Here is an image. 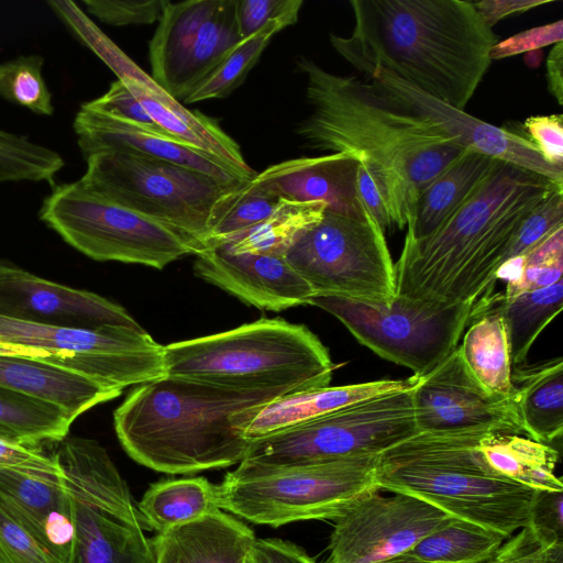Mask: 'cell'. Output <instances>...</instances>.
Instances as JSON below:
<instances>
[{
	"instance_id": "cell-1",
	"label": "cell",
	"mask_w": 563,
	"mask_h": 563,
	"mask_svg": "<svg viewBox=\"0 0 563 563\" xmlns=\"http://www.w3.org/2000/svg\"><path fill=\"white\" fill-rule=\"evenodd\" d=\"M309 114L295 133L320 152L357 156L371 172L391 227L404 229L423 190L466 150L431 120L394 104L368 81L299 56Z\"/></svg>"
},
{
	"instance_id": "cell-2",
	"label": "cell",
	"mask_w": 563,
	"mask_h": 563,
	"mask_svg": "<svg viewBox=\"0 0 563 563\" xmlns=\"http://www.w3.org/2000/svg\"><path fill=\"white\" fill-rule=\"evenodd\" d=\"M349 36L334 51L365 76L382 67L422 92L465 110L498 42L466 0H352Z\"/></svg>"
},
{
	"instance_id": "cell-3",
	"label": "cell",
	"mask_w": 563,
	"mask_h": 563,
	"mask_svg": "<svg viewBox=\"0 0 563 563\" xmlns=\"http://www.w3.org/2000/svg\"><path fill=\"white\" fill-rule=\"evenodd\" d=\"M558 188L563 185L500 161L432 233L405 236L396 295L448 305L489 297L521 224Z\"/></svg>"
},
{
	"instance_id": "cell-4",
	"label": "cell",
	"mask_w": 563,
	"mask_h": 563,
	"mask_svg": "<svg viewBox=\"0 0 563 563\" xmlns=\"http://www.w3.org/2000/svg\"><path fill=\"white\" fill-rule=\"evenodd\" d=\"M287 394L164 376L133 388L113 424L125 452L154 471L222 468L243 460L251 443L244 431L261 407Z\"/></svg>"
},
{
	"instance_id": "cell-5",
	"label": "cell",
	"mask_w": 563,
	"mask_h": 563,
	"mask_svg": "<svg viewBox=\"0 0 563 563\" xmlns=\"http://www.w3.org/2000/svg\"><path fill=\"white\" fill-rule=\"evenodd\" d=\"M485 432H419L394 445L379 454L378 489L416 496L454 518L511 537L528 525L536 489L482 470L475 448Z\"/></svg>"
},
{
	"instance_id": "cell-6",
	"label": "cell",
	"mask_w": 563,
	"mask_h": 563,
	"mask_svg": "<svg viewBox=\"0 0 563 563\" xmlns=\"http://www.w3.org/2000/svg\"><path fill=\"white\" fill-rule=\"evenodd\" d=\"M164 368L165 376L228 388L298 393L329 386L335 364L306 325L261 318L164 345Z\"/></svg>"
},
{
	"instance_id": "cell-7",
	"label": "cell",
	"mask_w": 563,
	"mask_h": 563,
	"mask_svg": "<svg viewBox=\"0 0 563 563\" xmlns=\"http://www.w3.org/2000/svg\"><path fill=\"white\" fill-rule=\"evenodd\" d=\"M54 457L68 492L74 536L67 563H156L126 482L97 441L70 437Z\"/></svg>"
},
{
	"instance_id": "cell-8",
	"label": "cell",
	"mask_w": 563,
	"mask_h": 563,
	"mask_svg": "<svg viewBox=\"0 0 563 563\" xmlns=\"http://www.w3.org/2000/svg\"><path fill=\"white\" fill-rule=\"evenodd\" d=\"M85 159L87 168L79 181L86 189L177 231L196 253L223 197L242 185H227L202 172L128 152L103 151Z\"/></svg>"
},
{
	"instance_id": "cell-9",
	"label": "cell",
	"mask_w": 563,
	"mask_h": 563,
	"mask_svg": "<svg viewBox=\"0 0 563 563\" xmlns=\"http://www.w3.org/2000/svg\"><path fill=\"white\" fill-rule=\"evenodd\" d=\"M379 454L249 473L230 472L214 485V503L249 521L279 527L334 519L361 495L379 490Z\"/></svg>"
},
{
	"instance_id": "cell-10",
	"label": "cell",
	"mask_w": 563,
	"mask_h": 563,
	"mask_svg": "<svg viewBox=\"0 0 563 563\" xmlns=\"http://www.w3.org/2000/svg\"><path fill=\"white\" fill-rule=\"evenodd\" d=\"M411 389L368 398L251 441L236 473L380 454L416 435Z\"/></svg>"
},
{
	"instance_id": "cell-11",
	"label": "cell",
	"mask_w": 563,
	"mask_h": 563,
	"mask_svg": "<svg viewBox=\"0 0 563 563\" xmlns=\"http://www.w3.org/2000/svg\"><path fill=\"white\" fill-rule=\"evenodd\" d=\"M0 352L48 363L120 391L165 376L164 345L143 328L85 329L0 317Z\"/></svg>"
},
{
	"instance_id": "cell-12",
	"label": "cell",
	"mask_w": 563,
	"mask_h": 563,
	"mask_svg": "<svg viewBox=\"0 0 563 563\" xmlns=\"http://www.w3.org/2000/svg\"><path fill=\"white\" fill-rule=\"evenodd\" d=\"M38 219L95 261L163 269L196 247L177 231L86 189L79 180L53 184Z\"/></svg>"
},
{
	"instance_id": "cell-13",
	"label": "cell",
	"mask_w": 563,
	"mask_h": 563,
	"mask_svg": "<svg viewBox=\"0 0 563 563\" xmlns=\"http://www.w3.org/2000/svg\"><path fill=\"white\" fill-rule=\"evenodd\" d=\"M309 305L334 316L361 344L419 378L457 347L474 306L401 295L390 306L335 295H314Z\"/></svg>"
},
{
	"instance_id": "cell-14",
	"label": "cell",
	"mask_w": 563,
	"mask_h": 563,
	"mask_svg": "<svg viewBox=\"0 0 563 563\" xmlns=\"http://www.w3.org/2000/svg\"><path fill=\"white\" fill-rule=\"evenodd\" d=\"M285 258L314 295H335L390 306L397 292L385 231L371 216L351 218L325 210Z\"/></svg>"
},
{
	"instance_id": "cell-15",
	"label": "cell",
	"mask_w": 563,
	"mask_h": 563,
	"mask_svg": "<svg viewBox=\"0 0 563 563\" xmlns=\"http://www.w3.org/2000/svg\"><path fill=\"white\" fill-rule=\"evenodd\" d=\"M238 0L166 4L148 44L152 79L183 103L242 41Z\"/></svg>"
},
{
	"instance_id": "cell-16",
	"label": "cell",
	"mask_w": 563,
	"mask_h": 563,
	"mask_svg": "<svg viewBox=\"0 0 563 563\" xmlns=\"http://www.w3.org/2000/svg\"><path fill=\"white\" fill-rule=\"evenodd\" d=\"M453 518L409 494L367 492L334 518L327 563H373L409 552Z\"/></svg>"
},
{
	"instance_id": "cell-17",
	"label": "cell",
	"mask_w": 563,
	"mask_h": 563,
	"mask_svg": "<svg viewBox=\"0 0 563 563\" xmlns=\"http://www.w3.org/2000/svg\"><path fill=\"white\" fill-rule=\"evenodd\" d=\"M459 346V345H457ZM419 432L484 429L525 433L515 397L489 394L471 375L457 347L411 389Z\"/></svg>"
},
{
	"instance_id": "cell-18",
	"label": "cell",
	"mask_w": 563,
	"mask_h": 563,
	"mask_svg": "<svg viewBox=\"0 0 563 563\" xmlns=\"http://www.w3.org/2000/svg\"><path fill=\"white\" fill-rule=\"evenodd\" d=\"M366 81L399 108L437 123L464 150L485 154L563 185V168L549 164L530 140L446 104L382 67H376Z\"/></svg>"
},
{
	"instance_id": "cell-19",
	"label": "cell",
	"mask_w": 563,
	"mask_h": 563,
	"mask_svg": "<svg viewBox=\"0 0 563 563\" xmlns=\"http://www.w3.org/2000/svg\"><path fill=\"white\" fill-rule=\"evenodd\" d=\"M0 317L70 328H142L122 306L98 294L45 279L3 260Z\"/></svg>"
},
{
	"instance_id": "cell-20",
	"label": "cell",
	"mask_w": 563,
	"mask_h": 563,
	"mask_svg": "<svg viewBox=\"0 0 563 563\" xmlns=\"http://www.w3.org/2000/svg\"><path fill=\"white\" fill-rule=\"evenodd\" d=\"M194 269L206 282L258 309L282 311L309 303V284L285 256L231 254L221 246L201 249Z\"/></svg>"
},
{
	"instance_id": "cell-21",
	"label": "cell",
	"mask_w": 563,
	"mask_h": 563,
	"mask_svg": "<svg viewBox=\"0 0 563 563\" xmlns=\"http://www.w3.org/2000/svg\"><path fill=\"white\" fill-rule=\"evenodd\" d=\"M73 129L85 158L98 152L120 151L186 166L227 185H239L251 180L211 154L96 111L85 103L75 115Z\"/></svg>"
},
{
	"instance_id": "cell-22",
	"label": "cell",
	"mask_w": 563,
	"mask_h": 563,
	"mask_svg": "<svg viewBox=\"0 0 563 563\" xmlns=\"http://www.w3.org/2000/svg\"><path fill=\"white\" fill-rule=\"evenodd\" d=\"M360 158L349 153L299 157L268 166L253 181L268 194L287 201H319L327 210L366 219L369 212L356 189Z\"/></svg>"
},
{
	"instance_id": "cell-23",
	"label": "cell",
	"mask_w": 563,
	"mask_h": 563,
	"mask_svg": "<svg viewBox=\"0 0 563 563\" xmlns=\"http://www.w3.org/2000/svg\"><path fill=\"white\" fill-rule=\"evenodd\" d=\"M0 497L55 563H67L74 526L63 477L41 478L0 468Z\"/></svg>"
},
{
	"instance_id": "cell-24",
	"label": "cell",
	"mask_w": 563,
	"mask_h": 563,
	"mask_svg": "<svg viewBox=\"0 0 563 563\" xmlns=\"http://www.w3.org/2000/svg\"><path fill=\"white\" fill-rule=\"evenodd\" d=\"M254 532L219 508L152 541L156 563H245Z\"/></svg>"
},
{
	"instance_id": "cell-25",
	"label": "cell",
	"mask_w": 563,
	"mask_h": 563,
	"mask_svg": "<svg viewBox=\"0 0 563 563\" xmlns=\"http://www.w3.org/2000/svg\"><path fill=\"white\" fill-rule=\"evenodd\" d=\"M0 388L52 404L73 421L122 394L65 368L5 352H0Z\"/></svg>"
},
{
	"instance_id": "cell-26",
	"label": "cell",
	"mask_w": 563,
	"mask_h": 563,
	"mask_svg": "<svg viewBox=\"0 0 563 563\" xmlns=\"http://www.w3.org/2000/svg\"><path fill=\"white\" fill-rule=\"evenodd\" d=\"M122 80L150 117L170 136L185 145L211 154L236 169L246 179L256 174L245 162L238 143L219 124L165 92L152 77Z\"/></svg>"
},
{
	"instance_id": "cell-27",
	"label": "cell",
	"mask_w": 563,
	"mask_h": 563,
	"mask_svg": "<svg viewBox=\"0 0 563 563\" xmlns=\"http://www.w3.org/2000/svg\"><path fill=\"white\" fill-rule=\"evenodd\" d=\"M417 382L418 377L412 375L405 379H379L287 394L261 407L244 437L253 441L368 398L410 389Z\"/></svg>"
},
{
	"instance_id": "cell-28",
	"label": "cell",
	"mask_w": 563,
	"mask_h": 563,
	"mask_svg": "<svg viewBox=\"0 0 563 563\" xmlns=\"http://www.w3.org/2000/svg\"><path fill=\"white\" fill-rule=\"evenodd\" d=\"M482 470L536 490H563L555 476L559 452L549 444L514 433L485 432L476 448Z\"/></svg>"
},
{
	"instance_id": "cell-29",
	"label": "cell",
	"mask_w": 563,
	"mask_h": 563,
	"mask_svg": "<svg viewBox=\"0 0 563 563\" xmlns=\"http://www.w3.org/2000/svg\"><path fill=\"white\" fill-rule=\"evenodd\" d=\"M457 350L471 375L489 394L505 398L516 396L506 324L488 297L474 303Z\"/></svg>"
},
{
	"instance_id": "cell-30",
	"label": "cell",
	"mask_w": 563,
	"mask_h": 563,
	"mask_svg": "<svg viewBox=\"0 0 563 563\" xmlns=\"http://www.w3.org/2000/svg\"><path fill=\"white\" fill-rule=\"evenodd\" d=\"M500 161L466 151L421 194L407 221L406 235L432 233L485 183Z\"/></svg>"
},
{
	"instance_id": "cell-31",
	"label": "cell",
	"mask_w": 563,
	"mask_h": 563,
	"mask_svg": "<svg viewBox=\"0 0 563 563\" xmlns=\"http://www.w3.org/2000/svg\"><path fill=\"white\" fill-rule=\"evenodd\" d=\"M511 384L516 391V404L525 434L549 445L561 440L563 434L562 357L512 367Z\"/></svg>"
},
{
	"instance_id": "cell-32",
	"label": "cell",
	"mask_w": 563,
	"mask_h": 563,
	"mask_svg": "<svg viewBox=\"0 0 563 563\" xmlns=\"http://www.w3.org/2000/svg\"><path fill=\"white\" fill-rule=\"evenodd\" d=\"M504 318L512 367L522 365L528 353L548 324L563 308V279L512 298L503 294L488 297Z\"/></svg>"
},
{
	"instance_id": "cell-33",
	"label": "cell",
	"mask_w": 563,
	"mask_h": 563,
	"mask_svg": "<svg viewBox=\"0 0 563 563\" xmlns=\"http://www.w3.org/2000/svg\"><path fill=\"white\" fill-rule=\"evenodd\" d=\"M325 210L327 206L319 201L300 202L280 199L277 208L267 219L219 246L231 254L285 256L306 231L322 220Z\"/></svg>"
},
{
	"instance_id": "cell-34",
	"label": "cell",
	"mask_w": 563,
	"mask_h": 563,
	"mask_svg": "<svg viewBox=\"0 0 563 563\" xmlns=\"http://www.w3.org/2000/svg\"><path fill=\"white\" fill-rule=\"evenodd\" d=\"M214 485L203 477L152 484L139 503L142 520L158 533L217 509Z\"/></svg>"
},
{
	"instance_id": "cell-35",
	"label": "cell",
	"mask_w": 563,
	"mask_h": 563,
	"mask_svg": "<svg viewBox=\"0 0 563 563\" xmlns=\"http://www.w3.org/2000/svg\"><path fill=\"white\" fill-rule=\"evenodd\" d=\"M73 422L52 404L0 388V438L29 445L60 442Z\"/></svg>"
},
{
	"instance_id": "cell-36",
	"label": "cell",
	"mask_w": 563,
	"mask_h": 563,
	"mask_svg": "<svg viewBox=\"0 0 563 563\" xmlns=\"http://www.w3.org/2000/svg\"><path fill=\"white\" fill-rule=\"evenodd\" d=\"M507 539L494 530L453 518L419 541L409 553L430 563H482Z\"/></svg>"
},
{
	"instance_id": "cell-37",
	"label": "cell",
	"mask_w": 563,
	"mask_h": 563,
	"mask_svg": "<svg viewBox=\"0 0 563 563\" xmlns=\"http://www.w3.org/2000/svg\"><path fill=\"white\" fill-rule=\"evenodd\" d=\"M280 199L258 187L253 178L223 197L201 249L216 247L267 219Z\"/></svg>"
},
{
	"instance_id": "cell-38",
	"label": "cell",
	"mask_w": 563,
	"mask_h": 563,
	"mask_svg": "<svg viewBox=\"0 0 563 563\" xmlns=\"http://www.w3.org/2000/svg\"><path fill=\"white\" fill-rule=\"evenodd\" d=\"M563 273V227L554 230L526 254L504 262L495 279L507 282L504 297L548 287Z\"/></svg>"
},
{
	"instance_id": "cell-39",
	"label": "cell",
	"mask_w": 563,
	"mask_h": 563,
	"mask_svg": "<svg viewBox=\"0 0 563 563\" xmlns=\"http://www.w3.org/2000/svg\"><path fill=\"white\" fill-rule=\"evenodd\" d=\"M292 24L288 20H275L257 33L242 40L183 103L190 104L229 96L245 80L272 37L280 30Z\"/></svg>"
},
{
	"instance_id": "cell-40",
	"label": "cell",
	"mask_w": 563,
	"mask_h": 563,
	"mask_svg": "<svg viewBox=\"0 0 563 563\" xmlns=\"http://www.w3.org/2000/svg\"><path fill=\"white\" fill-rule=\"evenodd\" d=\"M44 58L20 55L0 63V97L38 115H53V96L43 76Z\"/></svg>"
},
{
	"instance_id": "cell-41",
	"label": "cell",
	"mask_w": 563,
	"mask_h": 563,
	"mask_svg": "<svg viewBox=\"0 0 563 563\" xmlns=\"http://www.w3.org/2000/svg\"><path fill=\"white\" fill-rule=\"evenodd\" d=\"M561 227H563V188H558L523 221L504 262L526 254Z\"/></svg>"
},
{
	"instance_id": "cell-42",
	"label": "cell",
	"mask_w": 563,
	"mask_h": 563,
	"mask_svg": "<svg viewBox=\"0 0 563 563\" xmlns=\"http://www.w3.org/2000/svg\"><path fill=\"white\" fill-rule=\"evenodd\" d=\"M0 563H55L0 497Z\"/></svg>"
},
{
	"instance_id": "cell-43",
	"label": "cell",
	"mask_w": 563,
	"mask_h": 563,
	"mask_svg": "<svg viewBox=\"0 0 563 563\" xmlns=\"http://www.w3.org/2000/svg\"><path fill=\"white\" fill-rule=\"evenodd\" d=\"M87 11L99 21L113 25L152 24L161 18L167 0H84Z\"/></svg>"
},
{
	"instance_id": "cell-44",
	"label": "cell",
	"mask_w": 563,
	"mask_h": 563,
	"mask_svg": "<svg viewBox=\"0 0 563 563\" xmlns=\"http://www.w3.org/2000/svg\"><path fill=\"white\" fill-rule=\"evenodd\" d=\"M563 562V545L541 540L529 527L509 537L499 549L482 563H559Z\"/></svg>"
},
{
	"instance_id": "cell-45",
	"label": "cell",
	"mask_w": 563,
	"mask_h": 563,
	"mask_svg": "<svg viewBox=\"0 0 563 563\" xmlns=\"http://www.w3.org/2000/svg\"><path fill=\"white\" fill-rule=\"evenodd\" d=\"M85 104L107 115L131 122L155 133L177 140L166 133L150 117L140 101L132 95L125 84L120 79L111 82L109 89L102 96L91 101L85 102Z\"/></svg>"
},
{
	"instance_id": "cell-46",
	"label": "cell",
	"mask_w": 563,
	"mask_h": 563,
	"mask_svg": "<svg viewBox=\"0 0 563 563\" xmlns=\"http://www.w3.org/2000/svg\"><path fill=\"white\" fill-rule=\"evenodd\" d=\"M302 4V0H238L241 38L252 36L275 20H288L295 24Z\"/></svg>"
},
{
	"instance_id": "cell-47",
	"label": "cell",
	"mask_w": 563,
	"mask_h": 563,
	"mask_svg": "<svg viewBox=\"0 0 563 563\" xmlns=\"http://www.w3.org/2000/svg\"><path fill=\"white\" fill-rule=\"evenodd\" d=\"M0 468L41 478L62 477L54 454H47L41 445L23 444L4 438H0Z\"/></svg>"
},
{
	"instance_id": "cell-48",
	"label": "cell",
	"mask_w": 563,
	"mask_h": 563,
	"mask_svg": "<svg viewBox=\"0 0 563 563\" xmlns=\"http://www.w3.org/2000/svg\"><path fill=\"white\" fill-rule=\"evenodd\" d=\"M527 527L544 542L563 545V490H536Z\"/></svg>"
},
{
	"instance_id": "cell-49",
	"label": "cell",
	"mask_w": 563,
	"mask_h": 563,
	"mask_svg": "<svg viewBox=\"0 0 563 563\" xmlns=\"http://www.w3.org/2000/svg\"><path fill=\"white\" fill-rule=\"evenodd\" d=\"M523 126L541 156L549 164L563 168V117L532 115L526 119Z\"/></svg>"
},
{
	"instance_id": "cell-50",
	"label": "cell",
	"mask_w": 563,
	"mask_h": 563,
	"mask_svg": "<svg viewBox=\"0 0 563 563\" xmlns=\"http://www.w3.org/2000/svg\"><path fill=\"white\" fill-rule=\"evenodd\" d=\"M563 42V21L537 26L497 42L490 49V60H496L520 53L540 49L542 46Z\"/></svg>"
},
{
	"instance_id": "cell-51",
	"label": "cell",
	"mask_w": 563,
	"mask_h": 563,
	"mask_svg": "<svg viewBox=\"0 0 563 563\" xmlns=\"http://www.w3.org/2000/svg\"><path fill=\"white\" fill-rule=\"evenodd\" d=\"M250 563H317L300 548L279 539H255Z\"/></svg>"
},
{
	"instance_id": "cell-52",
	"label": "cell",
	"mask_w": 563,
	"mask_h": 563,
	"mask_svg": "<svg viewBox=\"0 0 563 563\" xmlns=\"http://www.w3.org/2000/svg\"><path fill=\"white\" fill-rule=\"evenodd\" d=\"M551 0H483L473 4L483 22L493 29L501 19L543 5Z\"/></svg>"
},
{
	"instance_id": "cell-53",
	"label": "cell",
	"mask_w": 563,
	"mask_h": 563,
	"mask_svg": "<svg viewBox=\"0 0 563 563\" xmlns=\"http://www.w3.org/2000/svg\"><path fill=\"white\" fill-rule=\"evenodd\" d=\"M563 42L554 44L547 58L548 88L558 103H563Z\"/></svg>"
},
{
	"instance_id": "cell-54",
	"label": "cell",
	"mask_w": 563,
	"mask_h": 563,
	"mask_svg": "<svg viewBox=\"0 0 563 563\" xmlns=\"http://www.w3.org/2000/svg\"><path fill=\"white\" fill-rule=\"evenodd\" d=\"M373 563H430V562L421 560V559L415 556L413 554L406 552V553H401V554H398V555H395L391 558H387V559H384V560H380L377 562H373Z\"/></svg>"
},
{
	"instance_id": "cell-55",
	"label": "cell",
	"mask_w": 563,
	"mask_h": 563,
	"mask_svg": "<svg viewBox=\"0 0 563 563\" xmlns=\"http://www.w3.org/2000/svg\"><path fill=\"white\" fill-rule=\"evenodd\" d=\"M541 56L542 55H541L540 49L526 53V55H525L526 64L531 67H536L540 64Z\"/></svg>"
},
{
	"instance_id": "cell-56",
	"label": "cell",
	"mask_w": 563,
	"mask_h": 563,
	"mask_svg": "<svg viewBox=\"0 0 563 563\" xmlns=\"http://www.w3.org/2000/svg\"><path fill=\"white\" fill-rule=\"evenodd\" d=\"M245 563H250L249 558H247V560H246V562H245Z\"/></svg>"
},
{
	"instance_id": "cell-57",
	"label": "cell",
	"mask_w": 563,
	"mask_h": 563,
	"mask_svg": "<svg viewBox=\"0 0 563 563\" xmlns=\"http://www.w3.org/2000/svg\"><path fill=\"white\" fill-rule=\"evenodd\" d=\"M559 563H563V562H559Z\"/></svg>"
}]
</instances>
